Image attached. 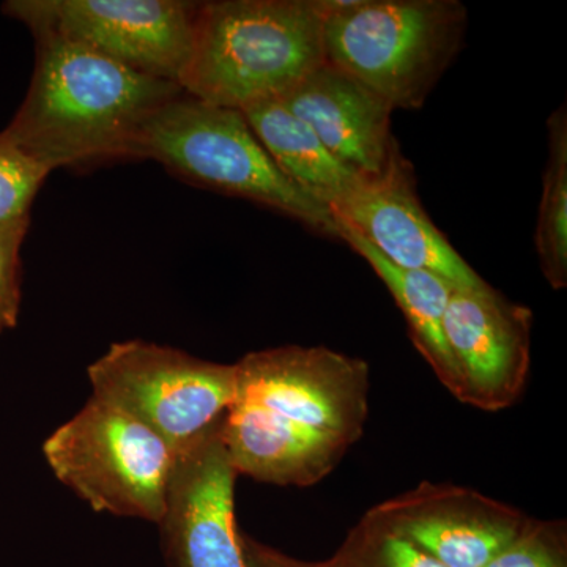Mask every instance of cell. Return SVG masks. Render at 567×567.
Returning a JSON list of instances; mask_svg holds the SVG:
<instances>
[{
	"label": "cell",
	"instance_id": "obj_1",
	"mask_svg": "<svg viewBox=\"0 0 567 567\" xmlns=\"http://www.w3.org/2000/svg\"><path fill=\"white\" fill-rule=\"evenodd\" d=\"M33 39L31 85L2 132L50 173L133 159L145 122L183 92L81 44Z\"/></svg>",
	"mask_w": 567,
	"mask_h": 567
},
{
	"label": "cell",
	"instance_id": "obj_2",
	"mask_svg": "<svg viewBox=\"0 0 567 567\" xmlns=\"http://www.w3.org/2000/svg\"><path fill=\"white\" fill-rule=\"evenodd\" d=\"M324 0L200 2L178 85L229 110L281 99L324 63Z\"/></svg>",
	"mask_w": 567,
	"mask_h": 567
},
{
	"label": "cell",
	"instance_id": "obj_3",
	"mask_svg": "<svg viewBox=\"0 0 567 567\" xmlns=\"http://www.w3.org/2000/svg\"><path fill=\"white\" fill-rule=\"evenodd\" d=\"M324 62L393 110H420L461 51L458 0H324Z\"/></svg>",
	"mask_w": 567,
	"mask_h": 567
},
{
	"label": "cell",
	"instance_id": "obj_4",
	"mask_svg": "<svg viewBox=\"0 0 567 567\" xmlns=\"http://www.w3.org/2000/svg\"><path fill=\"white\" fill-rule=\"evenodd\" d=\"M134 158L153 159L193 185L265 205L316 233L338 238L330 208L281 173L241 111L182 92L145 122Z\"/></svg>",
	"mask_w": 567,
	"mask_h": 567
},
{
	"label": "cell",
	"instance_id": "obj_5",
	"mask_svg": "<svg viewBox=\"0 0 567 567\" xmlns=\"http://www.w3.org/2000/svg\"><path fill=\"white\" fill-rule=\"evenodd\" d=\"M43 456L63 486L95 513L162 520L175 450L115 406L92 395L48 436Z\"/></svg>",
	"mask_w": 567,
	"mask_h": 567
},
{
	"label": "cell",
	"instance_id": "obj_6",
	"mask_svg": "<svg viewBox=\"0 0 567 567\" xmlns=\"http://www.w3.org/2000/svg\"><path fill=\"white\" fill-rule=\"evenodd\" d=\"M92 395L151 429L175 453L221 423L237 398L235 364L153 342H115L87 369Z\"/></svg>",
	"mask_w": 567,
	"mask_h": 567
},
{
	"label": "cell",
	"instance_id": "obj_7",
	"mask_svg": "<svg viewBox=\"0 0 567 567\" xmlns=\"http://www.w3.org/2000/svg\"><path fill=\"white\" fill-rule=\"evenodd\" d=\"M2 11L33 37L71 41L145 76L178 84L192 52L199 2L10 0Z\"/></svg>",
	"mask_w": 567,
	"mask_h": 567
},
{
	"label": "cell",
	"instance_id": "obj_8",
	"mask_svg": "<svg viewBox=\"0 0 567 567\" xmlns=\"http://www.w3.org/2000/svg\"><path fill=\"white\" fill-rule=\"evenodd\" d=\"M237 398L352 446L369 415V365L328 347L284 346L235 363Z\"/></svg>",
	"mask_w": 567,
	"mask_h": 567
},
{
	"label": "cell",
	"instance_id": "obj_9",
	"mask_svg": "<svg viewBox=\"0 0 567 567\" xmlns=\"http://www.w3.org/2000/svg\"><path fill=\"white\" fill-rule=\"evenodd\" d=\"M533 312L484 284L451 290L443 331L457 375L454 398L484 412L516 404L532 364Z\"/></svg>",
	"mask_w": 567,
	"mask_h": 567
},
{
	"label": "cell",
	"instance_id": "obj_10",
	"mask_svg": "<svg viewBox=\"0 0 567 567\" xmlns=\"http://www.w3.org/2000/svg\"><path fill=\"white\" fill-rule=\"evenodd\" d=\"M221 423L175 453L158 524L171 567H245Z\"/></svg>",
	"mask_w": 567,
	"mask_h": 567
},
{
	"label": "cell",
	"instance_id": "obj_11",
	"mask_svg": "<svg viewBox=\"0 0 567 567\" xmlns=\"http://www.w3.org/2000/svg\"><path fill=\"white\" fill-rule=\"evenodd\" d=\"M336 223L364 238L391 264L440 276L458 289L484 281L436 229L417 199L410 163L395 147L382 173L364 175L330 208Z\"/></svg>",
	"mask_w": 567,
	"mask_h": 567
},
{
	"label": "cell",
	"instance_id": "obj_12",
	"mask_svg": "<svg viewBox=\"0 0 567 567\" xmlns=\"http://www.w3.org/2000/svg\"><path fill=\"white\" fill-rule=\"evenodd\" d=\"M372 509L445 567L486 566L528 518L473 488L434 483H421Z\"/></svg>",
	"mask_w": 567,
	"mask_h": 567
},
{
	"label": "cell",
	"instance_id": "obj_13",
	"mask_svg": "<svg viewBox=\"0 0 567 567\" xmlns=\"http://www.w3.org/2000/svg\"><path fill=\"white\" fill-rule=\"evenodd\" d=\"M278 100L354 173H382L398 147L391 134L393 107L330 63L317 66Z\"/></svg>",
	"mask_w": 567,
	"mask_h": 567
},
{
	"label": "cell",
	"instance_id": "obj_14",
	"mask_svg": "<svg viewBox=\"0 0 567 567\" xmlns=\"http://www.w3.org/2000/svg\"><path fill=\"white\" fill-rule=\"evenodd\" d=\"M230 465L244 475L281 487H311L338 466L350 445L246 401H235L221 423Z\"/></svg>",
	"mask_w": 567,
	"mask_h": 567
},
{
	"label": "cell",
	"instance_id": "obj_15",
	"mask_svg": "<svg viewBox=\"0 0 567 567\" xmlns=\"http://www.w3.org/2000/svg\"><path fill=\"white\" fill-rule=\"evenodd\" d=\"M241 112L281 173L324 207L341 203L364 177L339 162L281 100L256 103Z\"/></svg>",
	"mask_w": 567,
	"mask_h": 567
},
{
	"label": "cell",
	"instance_id": "obj_16",
	"mask_svg": "<svg viewBox=\"0 0 567 567\" xmlns=\"http://www.w3.org/2000/svg\"><path fill=\"white\" fill-rule=\"evenodd\" d=\"M338 238L346 241L374 268L375 274L393 295L395 303L404 312L413 346L431 365L443 386L456 395V369L443 331V320L453 284L429 271L406 270L391 264L364 238L342 224H338Z\"/></svg>",
	"mask_w": 567,
	"mask_h": 567
},
{
	"label": "cell",
	"instance_id": "obj_17",
	"mask_svg": "<svg viewBox=\"0 0 567 567\" xmlns=\"http://www.w3.org/2000/svg\"><path fill=\"white\" fill-rule=\"evenodd\" d=\"M548 155L536 226V252L548 286H567V112L559 106L547 121Z\"/></svg>",
	"mask_w": 567,
	"mask_h": 567
},
{
	"label": "cell",
	"instance_id": "obj_18",
	"mask_svg": "<svg viewBox=\"0 0 567 567\" xmlns=\"http://www.w3.org/2000/svg\"><path fill=\"white\" fill-rule=\"evenodd\" d=\"M327 567H445L425 554L412 540L388 527L371 509L364 514Z\"/></svg>",
	"mask_w": 567,
	"mask_h": 567
},
{
	"label": "cell",
	"instance_id": "obj_19",
	"mask_svg": "<svg viewBox=\"0 0 567 567\" xmlns=\"http://www.w3.org/2000/svg\"><path fill=\"white\" fill-rule=\"evenodd\" d=\"M50 174L0 132V223L31 215L33 199Z\"/></svg>",
	"mask_w": 567,
	"mask_h": 567
},
{
	"label": "cell",
	"instance_id": "obj_20",
	"mask_svg": "<svg viewBox=\"0 0 567 567\" xmlns=\"http://www.w3.org/2000/svg\"><path fill=\"white\" fill-rule=\"evenodd\" d=\"M484 567H567L565 522L528 517L517 536Z\"/></svg>",
	"mask_w": 567,
	"mask_h": 567
},
{
	"label": "cell",
	"instance_id": "obj_21",
	"mask_svg": "<svg viewBox=\"0 0 567 567\" xmlns=\"http://www.w3.org/2000/svg\"><path fill=\"white\" fill-rule=\"evenodd\" d=\"M31 215L0 223V334L13 330L21 311V248Z\"/></svg>",
	"mask_w": 567,
	"mask_h": 567
},
{
	"label": "cell",
	"instance_id": "obj_22",
	"mask_svg": "<svg viewBox=\"0 0 567 567\" xmlns=\"http://www.w3.org/2000/svg\"><path fill=\"white\" fill-rule=\"evenodd\" d=\"M241 548H244L245 567H327L324 561L312 563L289 557L274 547L265 546L244 532H241Z\"/></svg>",
	"mask_w": 567,
	"mask_h": 567
}]
</instances>
